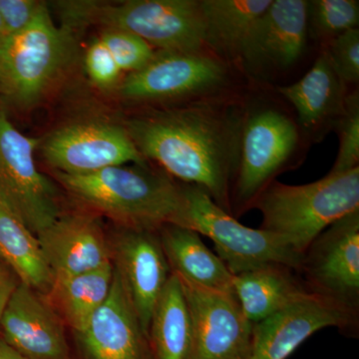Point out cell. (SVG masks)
I'll return each instance as SVG.
<instances>
[{"instance_id": "15", "label": "cell", "mask_w": 359, "mask_h": 359, "mask_svg": "<svg viewBox=\"0 0 359 359\" xmlns=\"http://www.w3.org/2000/svg\"><path fill=\"white\" fill-rule=\"evenodd\" d=\"M158 231L122 229L109 238L113 266L148 337L156 304L172 273Z\"/></svg>"}, {"instance_id": "1", "label": "cell", "mask_w": 359, "mask_h": 359, "mask_svg": "<svg viewBox=\"0 0 359 359\" xmlns=\"http://www.w3.org/2000/svg\"><path fill=\"white\" fill-rule=\"evenodd\" d=\"M244 107L245 99L229 92L135 116L124 127L145 159L203 189L231 214Z\"/></svg>"}, {"instance_id": "19", "label": "cell", "mask_w": 359, "mask_h": 359, "mask_svg": "<svg viewBox=\"0 0 359 359\" xmlns=\"http://www.w3.org/2000/svg\"><path fill=\"white\" fill-rule=\"evenodd\" d=\"M278 93L294 108L295 121L306 143H316L334 130L344 114L348 92L323 48L301 80L278 86Z\"/></svg>"}, {"instance_id": "20", "label": "cell", "mask_w": 359, "mask_h": 359, "mask_svg": "<svg viewBox=\"0 0 359 359\" xmlns=\"http://www.w3.org/2000/svg\"><path fill=\"white\" fill-rule=\"evenodd\" d=\"M158 233L172 273L205 289L233 292V276L200 233L177 224H166Z\"/></svg>"}, {"instance_id": "7", "label": "cell", "mask_w": 359, "mask_h": 359, "mask_svg": "<svg viewBox=\"0 0 359 359\" xmlns=\"http://www.w3.org/2000/svg\"><path fill=\"white\" fill-rule=\"evenodd\" d=\"M188 228L214 243L217 255L233 276L282 264L299 271L302 255L280 236L252 229L219 208L199 187L184 184Z\"/></svg>"}, {"instance_id": "17", "label": "cell", "mask_w": 359, "mask_h": 359, "mask_svg": "<svg viewBox=\"0 0 359 359\" xmlns=\"http://www.w3.org/2000/svg\"><path fill=\"white\" fill-rule=\"evenodd\" d=\"M75 337L84 359H154L148 334L115 269L109 297Z\"/></svg>"}, {"instance_id": "33", "label": "cell", "mask_w": 359, "mask_h": 359, "mask_svg": "<svg viewBox=\"0 0 359 359\" xmlns=\"http://www.w3.org/2000/svg\"><path fill=\"white\" fill-rule=\"evenodd\" d=\"M0 359H27L0 337Z\"/></svg>"}, {"instance_id": "27", "label": "cell", "mask_w": 359, "mask_h": 359, "mask_svg": "<svg viewBox=\"0 0 359 359\" xmlns=\"http://www.w3.org/2000/svg\"><path fill=\"white\" fill-rule=\"evenodd\" d=\"M334 131L339 134V147L330 173H344L359 167V94L347 93L346 107Z\"/></svg>"}, {"instance_id": "34", "label": "cell", "mask_w": 359, "mask_h": 359, "mask_svg": "<svg viewBox=\"0 0 359 359\" xmlns=\"http://www.w3.org/2000/svg\"><path fill=\"white\" fill-rule=\"evenodd\" d=\"M8 39L7 36L6 29H4V23H2L1 18H0V49L6 44V40Z\"/></svg>"}, {"instance_id": "14", "label": "cell", "mask_w": 359, "mask_h": 359, "mask_svg": "<svg viewBox=\"0 0 359 359\" xmlns=\"http://www.w3.org/2000/svg\"><path fill=\"white\" fill-rule=\"evenodd\" d=\"M309 34V1L273 0L250 32L238 63L259 76L283 72L304 55Z\"/></svg>"}, {"instance_id": "8", "label": "cell", "mask_w": 359, "mask_h": 359, "mask_svg": "<svg viewBox=\"0 0 359 359\" xmlns=\"http://www.w3.org/2000/svg\"><path fill=\"white\" fill-rule=\"evenodd\" d=\"M231 81L228 62L211 51H157L145 67L123 80L118 92L137 102L195 100L231 92Z\"/></svg>"}, {"instance_id": "22", "label": "cell", "mask_w": 359, "mask_h": 359, "mask_svg": "<svg viewBox=\"0 0 359 359\" xmlns=\"http://www.w3.org/2000/svg\"><path fill=\"white\" fill-rule=\"evenodd\" d=\"M273 0H201L208 50L226 62H240L257 21Z\"/></svg>"}, {"instance_id": "30", "label": "cell", "mask_w": 359, "mask_h": 359, "mask_svg": "<svg viewBox=\"0 0 359 359\" xmlns=\"http://www.w3.org/2000/svg\"><path fill=\"white\" fill-rule=\"evenodd\" d=\"M85 66L90 79L103 89L114 86L122 72L100 39L90 44L85 55Z\"/></svg>"}, {"instance_id": "23", "label": "cell", "mask_w": 359, "mask_h": 359, "mask_svg": "<svg viewBox=\"0 0 359 359\" xmlns=\"http://www.w3.org/2000/svg\"><path fill=\"white\" fill-rule=\"evenodd\" d=\"M0 257L18 282L45 297L54 283L37 236L0 196Z\"/></svg>"}, {"instance_id": "16", "label": "cell", "mask_w": 359, "mask_h": 359, "mask_svg": "<svg viewBox=\"0 0 359 359\" xmlns=\"http://www.w3.org/2000/svg\"><path fill=\"white\" fill-rule=\"evenodd\" d=\"M4 339L27 359H71L65 325L44 297L18 283L0 318Z\"/></svg>"}, {"instance_id": "4", "label": "cell", "mask_w": 359, "mask_h": 359, "mask_svg": "<svg viewBox=\"0 0 359 359\" xmlns=\"http://www.w3.org/2000/svg\"><path fill=\"white\" fill-rule=\"evenodd\" d=\"M306 141L295 118L271 101H245L237 169L231 192V215L252 209L259 196L278 175L301 163Z\"/></svg>"}, {"instance_id": "18", "label": "cell", "mask_w": 359, "mask_h": 359, "mask_svg": "<svg viewBox=\"0 0 359 359\" xmlns=\"http://www.w3.org/2000/svg\"><path fill=\"white\" fill-rule=\"evenodd\" d=\"M36 236L54 280L112 263L109 238L92 215H61Z\"/></svg>"}, {"instance_id": "6", "label": "cell", "mask_w": 359, "mask_h": 359, "mask_svg": "<svg viewBox=\"0 0 359 359\" xmlns=\"http://www.w3.org/2000/svg\"><path fill=\"white\" fill-rule=\"evenodd\" d=\"M74 36L56 26L45 4L32 25L0 49V98L23 109L39 103L72 58Z\"/></svg>"}, {"instance_id": "24", "label": "cell", "mask_w": 359, "mask_h": 359, "mask_svg": "<svg viewBox=\"0 0 359 359\" xmlns=\"http://www.w3.org/2000/svg\"><path fill=\"white\" fill-rule=\"evenodd\" d=\"M149 340L154 359L192 358V320L182 283L173 273L156 304Z\"/></svg>"}, {"instance_id": "31", "label": "cell", "mask_w": 359, "mask_h": 359, "mask_svg": "<svg viewBox=\"0 0 359 359\" xmlns=\"http://www.w3.org/2000/svg\"><path fill=\"white\" fill-rule=\"evenodd\" d=\"M45 2L37 0H0V18L7 36L22 32L39 15Z\"/></svg>"}, {"instance_id": "13", "label": "cell", "mask_w": 359, "mask_h": 359, "mask_svg": "<svg viewBox=\"0 0 359 359\" xmlns=\"http://www.w3.org/2000/svg\"><path fill=\"white\" fill-rule=\"evenodd\" d=\"M179 280L192 320L191 359H250L254 325L245 318L235 292Z\"/></svg>"}, {"instance_id": "12", "label": "cell", "mask_w": 359, "mask_h": 359, "mask_svg": "<svg viewBox=\"0 0 359 359\" xmlns=\"http://www.w3.org/2000/svg\"><path fill=\"white\" fill-rule=\"evenodd\" d=\"M335 327L346 337H358L359 314L316 294L255 323L250 359H287L311 335Z\"/></svg>"}, {"instance_id": "26", "label": "cell", "mask_w": 359, "mask_h": 359, "mask_svg": "<svg viewBox=\"0 0 359 359\" xmlns=\"http://www.w3.org/2000/svg\"><path fill=\"white\" fill-rule=\"evenodd\" d=\"M358 0L309 1V33L325 43L342 33L358 28Z\"/></svg>"}, {"instance_id": "25", "label": "cell", "mask_w": 359, "mask_h": 359, "mask_svg": "<svg viewBox=\"0 0 359 359\" xmlns=\"http://www.w3.org/2000/svg\"><path fill=\"white\" fill-rule=\"evenodd\" d=\"M114 278L112 263L88 273L54 280L44 299L65 327L79 334L108 299Z\"/></svg>"}, {"instance_id": "9", "label": "cell", "mask_w": 359, "mask_h": 359, "mask_svg": "<svg viewBox=\"0 0 359 359\" xmlns=\"http://www.w3.org/2000/svg\"><path fill=\"white\" fill-rule=\"evenodd\" d=\"M40 143L16 129L0 108V196L35 235L61 216L55 188L35 164Z\"/></svg>"}, {"instance_id": "32", "label": "cell", "mask_w": 359, "mask_h": 359, "mask_svg": "<svg viewBox=\"0 0 359 359\" xmlns=\"http://www.w3.org/2000/svg\"><path fill=\"white\" fill-rule=\"evenodd\" d=\"M18 280L8 266L0 269V318L13 290L18 287Z\"/></svg>"}, {"instance_id": "2", "label": "cell", "mask_w": 359, "mask_h": 359, "mask_svg": "<svg viewBox=\"0 0 359 359\" xmlns=\"http://www.w3.org/2000/svg\"><path fill=\"white\" fill-rule=\"evenodd\" d=\"M71 197L129 230L188 228L184 185L145 166H114L94 173H57Z\"/></svg>"}, {"instance_id": "10", "label": "cell", "mask_w": 359, "mask_h": 359, "mask_svg": "<svg viewBox=\"0 0 359 359\" xmlns=\"http://www.w3.org/2000/svg\"><path fill=\"white\" fill-rule=\"evenodd\" d=\"M299 273L309 292L359 314V210L314 238Z\"/></svg>"}, {"instance_id": "3", "label": "cell", "mask_w": 359, "mask_h": 359, "mask_svg": "<svg viewBox=\"0 0 359 359\" xmlns=\"http://www.w3.org/2000/svg\"><path fill=\"white\" fill-rule=\"evenodd\" d=\"M55 6L62 26L73 32L98 25L133 33L159 51L208 50L201 0L58 1Z\"/></svg>"}, {"instance_id": "11", "label": "cell", "mask_w": 359, "mask_h": 359, "mask_svg": "<svg viewBox=\"0 0 359 359\" xmlns=\"http://www.w3.org/2000/svg\"><path fill=\"white\" fill-rule=\"evenodd\" d=\"M49 166L57 173L84 175L134 163L145 166L126 128L106 121L66 125L52 132L40 145Z\"/></svg>"}, {"instance_id": "28", "label": "cell", "mask_w": 359, "mask_h": 359, "mask_svg": "<svg viewBox=\"0 0 359 359\" xmlns=\"http://www.w3.org/2000/svg\"><path fill=\"white\" fill-rule=\"evenodd\" d=\"M99 39L112 54L122 72L129 74L145 67L156 54L150 44L133 33L105 29Z\"/></svg>"}, {"instance_id": "5", "label": "cell", "mask_w": 359, "mask_h": 359, "mask_svg": "<svg viewBox=\"0 0 359 359\" xmlns=\"http://www.w3.org/2000/svg\"><path fill=\"white\" fill-rule=\"evenodd\" d=\"M252 209L263 215L261 229L280 236L304 255L330 224L359 210V167L344 173H328L306 185L273 181Z\"/></svg>"}, {"instance_id": "29", "label": "cell", "mask_w": 359, "mask_h": 359, "mask_svg": "<svg viewBox=\"0 0 359 359\" xmlns=\"http://www.w3.org/2000/svg\"><path fill=\"white\" fill-rule=\"evenodd\" d=\"M330 63L346 85L359 80V29L348 30L330 40L325 46Z\"/></svg>"}, {"instance_id": "21", "label": "cell", "mask_w": 359, "mask_h": 359, "mask_svg": "<svg viewBox=\"0 0 359 359\" xmlns=\"http://www.w3.org/2000/svg\"><path fill=\"white\" fill-rule=\"evenodd\" d=\"M233 292L252 325L311 294L299 271L282 264L233 276Z\"/></svg>"}, {"instance_id": "35", "label": "cell", "mask_w": 359, "mask_h": 359, "mask_svg": "<svg viewBox=\"0 0 359 359\" xmlns=\"http://www.w3.org/2000/svg\"><path fill=\"white\" fill-rule=\"evenodd\" d=\"M4 266H7L4 262L2 261L1 257H0V269L4 268Z\"/></svg>"}]
</instances>
